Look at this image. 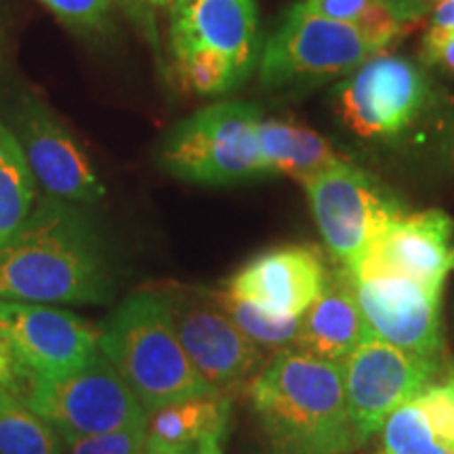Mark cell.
I'll use <instances>...</instances> for the list:
<instances>
[{
  "instance_id": "obj_20",
  "label": "cell",
  "mask_w": 454,
  "mask_h": 454,
  "mask_svg": "<svg viewBox=\"0 0 454 454\" xmlns=\"http://www.w3.org/2000/svg\"><path fill=\"white\" fill-rule=\"evenodd\" d=\"M259 145L270 175H288L301 184L343 162L320 133L293 121L263 118L259 124Z\"/></svg>"
},
{
  "instance_id": "obj_16",
  "label": "cell",
  "mask_w": 454,
  "mask_h": 454,
  "mask_svg": "<svg viewBox=\"0 0 454 454\" xmlns=\"http://www.w3.org/2000/svg\"><path fill=\"white\" fill-rule=\"evenodd\" d=\"M322 254L311 247L271 248L248 261L225 294L278 316H303L328 282Z\"/></svg>"
},
{
  "instance_id": "obj_17",
  "label": "cell",
  "mask_w": 454,
  "mask_h": 454,
  "mask_svg": "<svg viewBox=\"0 0 454 454\" xmlns=\"http://www.w3.org/2000/svg\"><path fill=\"white\" fill-rule=\"evenodd\" d=\"M381 438L385 454H454V368L397 408Z\"/></svg>"
},
{
  "instance_id": "obj_34",
  "label": "cell",
  "mask_w": 454,
  "mask_h": 454,
  "mask_svg": "<svg viewBox=\"0 0 454 454\" xmlns=\"http://www.w3.org/2000/svg\"><path fill=\"white\" fill-rule=\"evenodd\" d=\"M379 454H385V452H379Z\"/></svg>"
},
{
  "instance_id": "obj_30",
  "label": "cell",
  "mask_w": 454,
  "mask_h": 454,
  "mask_svg": "<svg viewBox=\"0 0 454 454\" xmlns=\"http://www.w3.org/2000/svg\"><path fill=\"white\" fill-rule=\"evenodd\" d=\"M129 3H133L135 7L150 11V9H170L177 0H129Z\"/></svg>"
},
{
  "instance_id": "obj_33",
  "label": "cell",
  "mask_w": 454,
  "mask_h": 454,
  "mask_svg": "<svg viewBox=\"0 0 454 454\" xmlns=\"http://www.w3.org/2000/svg\"><path fill=\"white\" fill-rule=\"evenodd\" d=\"M0 51H3V27H0Z\"/></svg>"
},
{
  "instance_id": "obj_13",
  "label": "cell",
  "mask_w": 454,
  "mask_h": 454,
  "mask_svg": "<svg viewBox=\"0 0 454 454\" xmlns=\"http://www.w3.org/2000/svg\"><path fill=\"white\" fill-rule=\"evenodd\" d=\"M175 61L211 57L225 61L240 82L259 66L261 32L254 0H177L170 7Z\"/></svg>"
},
{
  "instance_id": "obj_2",
  "label": "cell",
  "mask_w": 454,
  "mask_h": 454,
  "mask_svg": "<svg viewBox=\"0 0 454 454\" xmlns=\"http://www.w3.org/2000/svg\"><path fill=\"white\" fill-rule=\"evenodd\" d=\"M248 389L253 411L278 454H348L362 444L337 362L282 349Z\"/></svg>"
},
{
  "instance_id": "obj_24",
  "label": "cell",
  "mask_w": 454,
  "mask_h": 454,
  "mask_svg": "<svg viewBox=\"0 0 454 454\" xmlns=\"http://www.w3.org/2000/svg\"><path fill=\"white\" fill-rule=\"evenodd\" d=\"M217 303L234 320V325L265 351L271 349L278 354L282 349L294 348V343H297L301 316L270 314V311L261 309L253 303L227 297L225 293L219 294Z\"/></svg>"
},
{
  "instance_id": "obj_14",
  "label": "cell",
  "mask_w": 454,
  "mask_h": 454,
  "mask_svg": "<svg viewBox=\"0 0 454 454\" xmlns=\"http://www.w3.org/2000/svg\"><path fill=\"white\" fill-rule=\"evenodd\" d=\"M345 270V268H343ZM454 270V221L438 208L404 215L385 230L354 268V278L397 276L442 294Z\"/></svg>"
},
{
  "instance_id": "obj_28",
  "label": "cell",
  "mask_w": 454,
  "mask_h": 454,
  "mask_svg": "<svg viewBox=\"0 0 454 454\" xmlns=\"http://www.w3.org/2000/svg\"><path fill=\"white\" fill-rule=\"evenodd\" d=\"M26 371L15 362V357L0 345V391H11L20 397L26 381Z\"/></svg>"
},
{
  "instance_id": "obj_22",
  "label": "cell",
  "mask_w": 454,
  "mask_h": 454,
  "mask_svg": "<svg viewBox=\"0 0 454 454\" xmlns=\"http://www.w3.org/2000/svg\"><path fill=\"white\" fill-rule=\"evenodd\" d=\"M303 9L357 27L383 51L411 26L397 0H299Z\"/></svg>"
},
{
  "instance_id": "obj_7",
  "label": "cell",
  "mask_w": 454,
  "mask_h": 454,
  "mask_svg": "<svg viewBox=\"0 0 454 454\" xmlns=\"http://www.w3.org/2000/svg\"><path fill=\"white\" fill-rule=\"evenodd\" d=\"M303 185L322 240L345 270L354 268L377 238L406 215L387 187L345 160Z\"/></svg>"
},
{
  "instance_id": "obj_6",
  "label": "cell",
  "mask_w": 454,
  "mask_h": 454,
  "mask_svg": "<svg viewBox=\"0 0 454 454\" xmlns=\"http://www.w3.org/2000/svg\"><path fill=\"white\" fill-rule=\"evenodd\" d=\"M20 397L59 435H99L147 421L144 404L101 351L64 377L27 372Z\"/></svg>"
},
{
  "instance_id": "obj_19",
  "label": "cell",
  "mask_w": 454,
  "mask_h": 454,
  "mask_svg": "<svg viewBox=\"0 0 454 454\" xmlns=\"http://www.w3.org/2000/svg\"><path fill=\"white\" fill-rule=\"evenodd\" d=\"M230 395H200L147 412V440L173 450L196 452L204 442L225 438Z\"/></svg>"
},
{
  "instance_id": "obj_5",
  "label": "cell",
  "mask_w": 454,
  "mask_h": 454,
  "mask_svg": "<svg viewBox=\"0 0 454 454\" xmlns=\"http://www.w3.org/2000/svg\"><path fill=\"white\" fill-rule=\"evenodd\" d=\"M383 49L354 26L293 4L261 49L259 81L270 90H305L348 78Z\"/></svg>"
},
{
  "instance_id": "obj_25",
  "label": "cell",
  "mask_w": 454,
  "mask_h": 454,
  "mask_svg": "<svg viewBox=\"0 0 454 454\" xmlns=\"http://www.w3.org/2000/svg\"><path fill=\"white\" fill-rule=\"evenodd\" d=\"M147 442V421L99 435H61L64 454H139Z\"/></svg>"
},
{
  "instance_id": "obj_18",
  "label": "cell",
  "mask_w": 454,
  "mask_h": 454,
  "mask_svg": "<svg viewBox=\"0 0 454 454\" xmlns=\"http://www.w3.org/2000/svg\"><path fill=\"white\" fill-rule=\"evenodd\" d=\"M368 331L371 328L343 270L337 276H328L325 291L301 316L294 349L343 364Z\"/></svg>"
},
{
  "instance_id": "obj_1",
  "label": "cell",
  "mask_w": 454,
  "mask_h": 454,
  "mask_svg": "<svg viewBox=\"0 0 454 454\" xmlns=\"http://www.w3.org/2000/svg\"><path fill=\"white\" fill-rule=\"evenodd\" d=\"M112 297L114 271L90 219L81 207L38 198L0 248V301L101 305Z\"/></svg>"
},
{
  "instance_id": "obj_21",
  "label": "cell",
  "mask_w": 454,
  "mask_h": 454,
  "mask_svg": "<svg viewBox=\"0 0 454 454\" xmlns=\"http://www.w3.org/2000/svg\"><path fill=\"white\" fill-rule=\"evenodd\" d=\"M36 185L20 141L0 121V248L24 227L36 207Z\"/></svg>"
},
{
  "instance_id": "obj_15",
  "label": "cell",
  "mask_w": 454,
  "mask_h": 454,
  "mask_svg": "<svg viewBox=\"0 0 454 454\" xmlns=\"http://www.w3.org/2000/svg\"><path fill=\"white\" fill-rule=\"evenodd\" d=\"M348 276L372 334L411 354L440 357L442 294L397 276L354 278L349 271Z\"/></svg>"
},
{
  "instance_id": "obj_10",
  "label": "cell",
  "mask_w": 454,
  "mask_h": 454,
  "mask_svg": "<svg viewBox=\"0 0 454 454\" xmlns=\"http://www.w3.org/2000/svg\"><path fill=\"white\" fill-rule=\"evenodd\" d=\"M170 314L187 360L213 394L251 387L268 364V351L234 325L217 299L168 297Z\"/></svg>"
},
{
  "instance_id": "obj_8",
  "label": "cell",
  "mask_w": 454,
  "mask_h": 454,
  "mask_svg": "<svg viewBox=\"0 0 454 454\" xmlns=\"http://www.w3.org/2000/svg\"><path fill=\"white\" fill-rule=\"evenodd\" d=\"M340 368L351 423L362 442L379 434L397 408L442 372L440 357L411 354L371 331Z\"/></svg>"
},
{
  "instance_id": "obj_32",
  "label": "cell",
  "mask_w": 454,
  "mask_h": 454,
  "mask_svg": "<svg viewBox=\"0 0 454 454\" xmlns=\"http://www.w3.org/2000/svg\"><path fill=\"white\" fill-rule=\"evenodd\" d=\"M196 454H221V440H208L198 448Z\"/></svg>"
},
{
  "instance_id": "obj_12",
  "label": "cell",
  "mask_w": 454,
  "mask_h": 454,
  "mask_svg": "<svg viewBox=\"0 0 454 454\" xmlns=\"http://www.w3.org/2000/svg\"><path fill=\"white\" fill-rule=\"evenodd\" d=\"M9 129L47 196L81 208L104 198V185L82 147L36 95L20 98Z\"/></svg>"
},
{
  "instance_id": "obj_27",
  "label": "cell",
  "mask_w": 454,
  "mask_h": 454,
  "mask_svg": "<svg viewBox=\"0 0 454 454\" xmlns=\"http://www.w3.org/2000/svg\"><path fill=\"white\" fill-rule=\"evenodd\" d=\"M421 59L425 66H435L454 74V30H427L421 44Z\"/></svg>"
},
{
  "instance_id": "obj_4",
  "label": "cell",
  "mask_w": 454,
  "mask_h": 454,
  "mask_svg": "<svg viewBox=\"0 0 454 454\" xmlns=\"http://www.w3.org/2000/svg\"><path fill=\"white\" fill-rule=\"evenodd\" d=\"M263 112L247 101H221L181 121L164 137L158 158L173 177L200 185H234L268 177L259 145Z\"/></svg>"
},
{
  "instance_id": "obj_31",
  "label": "cell",
  "mask_w": 454,
  "mask_h": 454,
  "mask_svg": "<svg viewBox=\"0 0 454 454\" xmlns=\"http://www.w3.org/2000/svg\"><path fill=\"white\" fill-rule=\"evenodd\" d=\"M198 452V450H196ZM196 452H184V450H173V448H164L160 444H154V442L147 440L145 446L141 448L139 454H196Z\"/></svg>"
},
{
  "instance_id": "obj_29",
  "label": "cell",
  "mask_w": 454,
  "mask_h": 454,
  "mask_svg": "<svg viewBox=\"0 0 454 454\" xmlns=\"http://www.w3.org/2000/svg\"><path fill=\"white\" fill-rule=\"evenodd\" d=\"M397 3H400V7L408 17V21L414 24V21L421 20L423 15H427L429 11H434L440 3H444V0H397Z\"/></svg>"
},
{
  "instance_id": "obj_3",
  "label": "cell",
  "mask_w": 454,
  "mask_h": 454,
  "mask_svg": "<svg viewBox=\"0 0 454 454\" xmlns=\"http://www.w3.org/2000/svg\"><path fill=\"white\" fill-rule=\"evenodd\" d=\"M99 351L147 412L213 394L187 360L168 294L141 291L124 299L99 328Z\"/></svg>"
},
{
  "instance_id": "obj_23",
  "label": "cell",
  "mask_w": 454,
  "mask_h": 454,
  "mask_svg": "<svg viewBox=\"0 0 454 454\" xmlns=\"http://www.w3.org/2000/svg\"><path fill=\"white\" fill-rule=\"evenodd\" d=\"M0 454H64L61 435L21 397L0 391Z\"/></svg>"
},
{
  "instance_id": "obj_26",
  "label": "cell",
  "mask_w": 454,
  "mask_h": 454,
  "mask_svg": "<svg viewBox=\"0 0 454 454\" xmlns=\"http://www.w3.org/2000/svg\"><path fill=\"white\" fill-rule=\"evenodd\" d=\"M66 24L76 27H101L110 15L112 0H41Z\"/></svg>"
},
{
  "instance_id": "obj_9",
  "label": "cell",
  "mask_w": 454,
  "mask_h": 454,
  "mask_svg": "<svg viewBox=\"0 0 454 454\" xmlns=\"http://www.w3.org/2000/svg\"><path fill=\"white\" fill-rule=\"evenodd\" d=\"M429 99V81L414 61L374 55L334 89L340 121L366 139L404 133Z\"/></svg>"
},
{
  "instance_id": "obj_11",
  "label": "cell",
  "mask_w": 454,
  "mask_h": 454,
  "mask_svg": "<svg viewBox=\"0 0 454 454\" xmlns=\"http://www.w3.org/2000/svg\"><path fill=\"white\" fill-rule=\"evenodd\" d=\"M0 345L26 372L57 379L82 368L99 351V331L53 305L0 301Z\"/></svg>"
}]
</instances>
